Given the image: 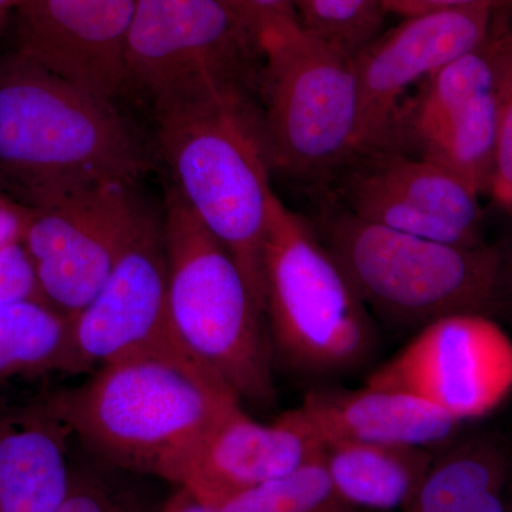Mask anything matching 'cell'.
<instances>
[{
	"instance_id": "1",
	"label": "cell",
	"mask_w": 512,
	"mask_h": 512,
	"mask_svg": "<svg viewBox=\"0 0 512 512\" xmlns=\"http://www.w3.org/2000/svg\"><path fill=\"white\" fill-rule=\"evenodd\" d=\"M144 148L114 101L12 55L0 62V190L37 207L104 184L136 185Z\"/></svg>"
},
{
	"instance_id": "2",
	"label": "cell",
	"mask_w": 512,
	"mask_h": 512,
	"mask_svg": "<svg viewBox=\"0 0 512 512\" xmlns=\"http://www.w3.org/2000/svg\"><path fill=\"white\" fill-rule=\"evenodd\" d=\"M43 402L101 463L177 487L204 437L241 406L220 377L151 356L103 363Z\"/></svg>"
},
{
	"instance_id": "3",
	"label": "cell",
	"mask_w": 512,
	"mask_h": 512,
	"mask_svg": "<svg viewBox=\"0 0 512 512\" xmlns=\"http://www.w3.org/2000/svg\"><path fill=\"white\" fill-rule=\"evenodd\" d=\"M174 187L231 254L265 316L264 245L269 184L261 109L207 93L154 109Z\"/></svg>"
},
{
	"instance_id": "4",
	"label": "cell",
	"mask_w": 512,
	"mask_h": 512,
	"mask_svg": "<svg viewBox=\"0 0 512 512\" xmlns=\"http://www.w3.org/2000/svg\"><path fill=\"white\" fill-rule=\"evenodd\" d=\"M320 231L367 309L394 326L421 329L464 313L493 318L511 296V261L497 245L412 237L345 208L325 214Z\"/></svg>"
},
{
	"instance_id": "5",
	"label": "cell",
	"mask_w": 512,
	"mask_h": 512,
	"mask_svg": "<svg viewBox=\"0 0 512 512\" xmlns=\"http://www.w3.org/2000/svg\"><path fill=\"white\" fill-rule=\"evenodd\" d=\"M161 220L178 335L241 403L268 406L275 386L264 313L237 262L175 187L165 194Z\"/></svg>"
},
{
	"instance_id": "6",
	"label": "cell",
	"mask_w": 512,
	"mask_h": 512,
	"mask_svg": "<svg viewBox=\"0 0 512 512\" xmlns=\"http://www.w3.org/2000/svg\"><path fill=\"white\" fill-rule=\"evenodd\" d=\"M265 315L279 356L306 375L357 369L375 349L370 312L308 222L272 192L264 245Z\"/></svg>"
},
{
	"instance_id": "7",
	"label": "cell",
	"mask_w": 512,
	"mask_h": 512,
	"mask_svg": "<svg viewBox=\"0 0 512 512\" xmlns=\"http://www.w3.org/2000/svg\"><path fill=\"white\" fill-rule=\"evenodd\" d=\"M261 113L271 168L316 181L359 158L355 59L295 22L261 36Z\"/></svg>"
},
{
	"instance_id": "8",
	"label": "cell",
	"mask_w": 512,
	"mask_h": 512,
	"mask_svg": "<svg viewBox=\"0 0 512 512\" xmlns=\"http://www.w3.org/2000/svg\"><path fill=\"white\" fill-rule=\"evenodd\" d=\"M128 87L151 106L207 93L261 100V40L221 0H138Z\"/></svg>"
},
{
	"instance_id": "9",
	"label": "cell",
	"mask_w": 512,
	"mask_h": 512,
	"mask_svg": "<svg viewBox=\"0 0 512 512\" xmlns=\"http://www.w3.org/2000/svg\"><path fill=\"white\" fill-rule=\"evenodd\" d=\"M73 318L84 372L111 360L151 356L220 377L195 357L175 329L163 220L148 208L103 288Z\"/></svg>"
},
{
	"instance_id": "10",
	"label": "cell",
	"mask_w": 512,
	"mask_h": 512,
	"mask_svg": "<svg viewBox=\"0 0 512 512\" xmlns=\"http://www.w3.org/2000/svg\"><path fill=\"white\" fill-rule=\"evenodd\" d=\"M29 208L23 235L40 289L77 315L103 288L147 207L136 185L104 184Z\"/></svg>"
},
{
	"instance_id": "11",
	"label": "cell",
	"mask_w": 512,
	"mask_h": 512,
	"mask_svg": "<svg viewBox=\"0 0 512 512\" xmlns=\"http://www.w3.org/2000/svg\"><path fill=\"white\" fill-rule=\"evenodd\" d=\"M413 394L461 423L487 416L512 392V340L490 316L431 322L365 382Z\"/></svg>"
},
{
	"instance_id": "12",
	"label": "cell",
	"mask_w": 512,
	"mask_h": 512,
	"mask_svg": "<svg viewBox=\"0 0 512 512\" xmlns=\"http://www.w3.org/2000/svg\"><path fill=\"white\" fill-rule=\"evenodd\" d=\"M498 0L404 18L353 56L359 82V157L386 147L413 84L483 45Z\"/></svg>"
},
{
	"instance_id": "13",
	"label": "cell",
	"mask_w": 512,
	"mask_h": 512,
	"mask_svg": "<svg viewBox=\"0 0 512 512\" xmlns=\"http://www.w3.org/2000/svg\"><path fill=\"white\" fill-rule=\"evenodd\" d=\"M345 170L343 208L356 217L457 247L484 244L480 197L446 168L402 151L377 150Z\"/></svg>"
},
{
	"instance_id": "14",
	"label": "cell",
	"mask_w": 512,
	"mask_h": 512,
	"mask_svg": "<svg viewBox=\"0 0 512 512\" xmlns=\"http://www.w3.org/2000/svg\"><path fill=\"white\" fill-rule=\"evenodd\" d=\"M138 0H30L16 8V55L114 101L128 87L127 40Z\"/></svg>"
},
{
	"instance_id": "15",
	"label": "cell",
	"mask_w": 512,
	"mask_h": 512,
	"mask_svg": "<svg viewBox=\"0 0 512 512\" xmlns=\"http://www.w3.org/2000/svg\"><path fill=\"white\" fill-rule=\"evenodd\" d=\"M323 450L301 407L264 424L239 406L204 437L178 487L215 508L234 495L288 476L322 457Z\"/></svg>"
},
{
	"instance_id": "16",
	"label": "cell",
	"mask_w": 512,
	"mask_h": 512,
	"mask_svg": "<svg viewBox=\"0 0 512 512\" xmlns=\"http://www.w3.org/2000/svg\"><path fill=\"white\" fill-rule=\"evenodd\" d=\"M299 407L325 447L352 441L429 448L446 443L461 426L420 397L369 386L312 390Z\"/></svg>"
},
{
	"instance_id": "17",
	"label": "cell",
	"mask_w": 512,
	"mask_h": 512,
	"mask_svg": "<svg viewBox=\"0 0 512 512\" xmlns=\"http://www.w3.org/2000/svg\"><path fill=\"white\" fill-rule=\"evenodd\" d=\"M66 426L39 402L0 414V512H56L70 483Z\"/></svg>"
},
{
	"instance_id": "18",
	"label": "cell",
	"mask_w": 512,
	"mask_h": 512,
	"mask_svg": "<svg viewBox=\"0 0 512 512\" xmlns=\"http://www.w3.org/2000/svg\"><path fill=\"white\" fill-rule=\"evenodd\" d=\"M436 454L426 447L333 443L323 464L336 491L362 511H402L413 500Z\"/></svg>"
},
{
	"instance_id": "19",
	"label": "cell",
	"mask_w": 512,
	"mask_h": 512,
	"mask_svg": "<svg viewBox=\"0 0 512 512\" xmlns=\"http://www.w3.org/2000/svg\"><path fill=\"white\" fill-rule=\"evenodd\" d=\"M511 463L512 454L490 437L448 448L400 512H505Z\"/></svg>"
},
{
	"instance_id": "20",
	"label": "cell",
	"mask_w": 512,
	"mask_h": 512,
	"mask_svg": "<svg viewBox=\"0 0 512 512\" xmlns=\"http://www.w3.org/2000/svg\"><path fill=\"white\" fill-rule=\"evenodd\" d=\"M82 372L72 315L43 299L0 305V380Z\"/></svg>"
},
{
	"instance_id": "21",
	"label": "cell",
	"mask_w": 512,
	"mask_h": 512,
	"mask_svg": "<svg viewBox=\"0 0 512 512\" xmlns=\"http://www.w3.org/2000/svg\"><path fill=\"white\" fill-rule=\"evenodd\" d=\"M493 90L494 66L487 36L483 45L473 52L458 57L423 80L416 99L399 110L383 150L394 147L399 140L419 150L468 104Z\"/></svg>"
},
{
	"instance_id": "22",
	"label": "cell",
	"mask_w": 512,
	"mask_h": 512,
	"mask_svg": "<svg viewBox=\"0 0 512 512\" xmlns=\"http://www.w3.org/2000/svg\"><path fill=\"white\" fill-rule=\"evenodd\" d=\"M497 153V106L493 92L460 111L436 137L417 150V157L446 168L478 197L490 192Z\"/></svg>"
},
{
	"instance_id": "23",
	"label": "cell",
	"mask_w": 512,
	"mask_h": 512,
	"mask_svg": "<svg viewBox=\"0 0 512 512\" xmlns=\"http://www.w3.org/2000/svg\"><path fill=\"white\" fill-rule=\"evenodd\" d=\"M217 512H363L336 491L322 457L288 476L228 498Z\"/></svg>"
},
{
	"instance_id": "24",
	"label": "cell",
	"mask_w": 512,
	"mask_h": 512,
	"mask_svg": "<svg viewBox=\"0 0 512 512\" xmlns=\"http://www.w3.org/2000/svg\"><path fill=\"white\" fill-rule=\"evenodd\" d=\"M299 25L355 56L379 36L383 0H293Z\"/></svg>"
},
{
	"instance_id": "25",
	"label": "cell",
	"mask_w": 512,
	"mask_h": 512,
	"mask_svg": "<svg viewBox=\"0 0 512 512\" xmlns=\"http://www.w3.org/2000/svg\"><path fill=\"white\" fill-rule=\"evenodd\" d=\"M488 45L497 106V153L490 192L498 204L512 210V16L501 6L495 10Z\"/></svg>"
},
{
	"instance_id": "26",
	"label": "cell",
	"mask_w": 512,
	"mask_h": 512,
	"mask_svg": "<svg viewBox=\"0 0 512 512\" xmlns=\"http://www.w3.org/2000/svg\"><path fill=\"white\" fill-rule=\"evenodd\" d=\"M73 466L56 512H156L136 487L113 476V467Z\"/></svg>"
},
{
	"instance_id": "27",
	"label": "cell",
	"mask_w": 512,
	"mask_h": 512,
	"mask_svg": "<svg viewBox=\"0 0 512 512\" xmlns=\"http://www.w3.org/2000/svg\"><path fill=\"white\" fill-rule=\"evenodd\" d=\"M29 299L46 301L32 259L20 242L0 251V305Z\"/></svg>"
},
{
	"instance_id": "28",
	"label": "cell",
	"mask_w": 512,
	"mask_h": 512,
	"mask_svg": "<svg viewBox=\"0 0 512 512\" xmlns=\"http://www.w3.org/2000/svg\"><path fill=\"white\" fill-rule=\"evenodd\" d=\"M261 40L266 30L295 22L293 0H221Z\"/></svg>"
},
{
	"instance_id": "29",
	"label": "cell",
	"mask_w": 512,
	"mask_h": 512,
	"mask_svg": "<svg viewBox=\"0 0 512 512\" xmlns=\"http://www.w3.org/2000/svg\"><path fill=\"white\" fill-rule=\"evenodd\" d=\"M29 220V208L0 194V251L20 244Z\"/></svg>"
},
{
	"instance_id": "30",
	"label": "cell",
	"mask_w": 512,
	"mask_h": 512,
	"mask_svg": "<svg viewBox=\"0 0 512 512\" xmlns=\"http://www.w3.org/2000/svg\"><path fill=\"white\" fill-rule=\"evenodd\" d=\"M481 0H383L384 12L410 18L423 13L437 12L473 5Z\"/></svg>"
},
{
	"instance_id": "31",
	"label": "cell",
	"mask_w": 512,
	"mask_h": 512,
	"mask_svg": "<svg viewBox=\"0 0 512 512\" xmlns=\"http://www.w3.org/2000/svg\"><path fill=\"white\" fill-rule=\"evenodd\" d=\"M156 512H217L211 505L204 503L201 498L185 487H178L164 503L158 505Z\"/></svg>"
},
{
	"instance_id": "32",
	"label": "cell",
	"mask_w": 512,
	"mask_h": 512,
	"mask_svg": "<svg viewBox=\"0 0 512 512\" xmlns=\"http://www.w3.org/2000/svg\"><path fill=\"white\" fill-rule=\"evenodd\" d=\"M18 0H0V30L5 26L10 10H15Z\"/></svg>"
},
{
	"instance_id": "33",
	"label": "cell",
	"mask_w": 512,
	"mask_h": 512,
	"mask_svg": "<svg viewBox=\"0 0 512 512\" xmlns=\"http://www.w3.org/2000/svg\"><path fill=\"white\" fill-rule=\"evenodd\" d=\"M505 512H512V463H511L510 480H508L507 510H505Z\"/></svg>"
},
{
	"instance_id": "34",
	"label": "cell",
	"mask_w": 512,
	"mask_h": 512,
	"mask_svg": "<svg viewBox=\"0 0 512 512\" xmlns=\"http://www.w3.org/2000/svg\"><path fill=\"white\" fill-rule=\"evenodd\" d=\"M498 6L507 10L512 16V0H498Z\"/></svg>"
},
{
	"instance_id": "35",
	"label": "cell",
	"mask_w": 512,
	"mask_h": 512,
	"mask_svg": "<svg viewBox=\"0 0 512 512\" xmlns=\"http://www.w3.org/2000/svg\"><path fill=\"white\" fill-rule=\"evenodd\" d=\"M30 2V0H18V5H16V8H19V6L25 5V3Z\"/></svg>"
},
{
	"instance_id": "36",
	"label": "cell",
	"mask_w": 512,
	"mask_h": 512,
	"mask_svg": "<svg viewBox=\"0 0 512 512\" xmlns=\"http://www.w3.org/2000/svg\"><path fill=\"white\" fill-rule=\"evenodd\" d=\"M512 211V210H511Z\"/></svg>"
}]
</instances>
